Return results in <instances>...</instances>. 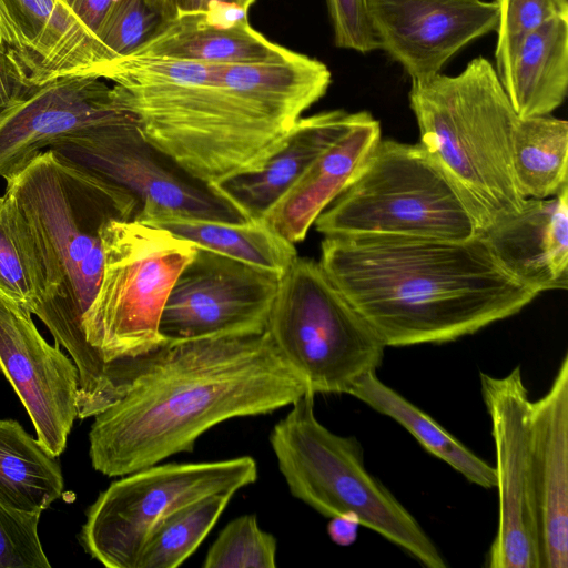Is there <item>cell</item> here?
I'll use <instances>...</instances> for the list:
<instances>
[{"instance_id": "cell-1", "label": "cell", "mask_w": 568, "mask_h": 568, "mask_svg": "<svg viewBox=\"0 0 568 568\" xmlns=\"http://www.w3.org/2000/svg\"><path fill=\"white\" fill-rule=\"evenodd\" d=\"M306 390L266 331L166 342L143 356L126 393L94 416L91 464L108 477L128 475L193 452L224 420L273 413Z\"/></svg>"}, {"instance_id": "cell-2", "label": "cell", "mask_w": 568, "mask_h": 568, "mask_svg": "<svg viewBox=\"0 0 568 568\" xmlns=\"http://www.w3.org/2000/svg\"><path fill=\"white\" fill-rule=\"evenodd\" d=\"M318 263L386 347L456 341L538 295L498 262L481 233L465 241L325 236Z\"/></svg>"}, {"instance_id": "cell-3", "label": "cell", "mask_w": 568, "mask_h": 568, "mask_svg": "<svg viewBox=\"0 0 568 568\" xmlns=\"http://www.w3.org/2000/svg\"><path fill=\"white\" fill-rule=\"evenodd\" d=\"M6 182L4 194L24 220L42 273L43 294L33 314L78 368V418L94 417L123 396L131 373V361L106 362L83 329L103 275L101 227L112 219H134L139 202L51 149Z\"/></svg>"}, {"instance_id": "cell-4", "label": "cell", "mask_w": 568, "mask_h": 568, "mask_svg": "<svg viewBox=\"0 0 568 568\" xmlns=\"http://www.w3.org/2000/svg\"><path fill=\"white\" fill-rule=\"evenodd\" d=\"M408 97L419 144L473 200L486 229L518 213L526 199L515 182L511 144L520 119L491 62L477 57L458 74L412 81Z\"/></svg>"}, {"instance_id": "cell-5", "label": "cell", "mask_w": 568, "mask_h": 568, "mask_svg": "<svg viewBox=\"0 0 568 568\" xmlns=\"http://www.w3.org/2000/svg\"><path fill=\"white\" fill-rule=\"evenodd\" d=\"M306 390L270 434L280 473L293 497L322 516L354 514L365 526L428 568H446L439 549L406 507L366 468L355 436L331 432Z\"/></svg>"}, {"instance_id": "cell-6", "label": "cell", "mask_w": 568, "mask_h": 568, "mask_svg": "<svg viewBox=\"0 0 568 568\" xmlns=\"http://www.w3.org/2000/svg\"><path fill=\"white\" fill-rule=\"evenodd\" d=\"M314 225L324 236L456 241L473 239L487 226L473 200L425 148L382 138Z\"/></svg>"}, {"instance_id": "cell-7", "label": "cell", "mask_w": 568, "mask_h": 568, "mask_svg": "<svg viewBox=\"0 0 568 568\" xmlns=\"http://www.w3.org/2000/svg\"><path fill=\"white\" fill-rule=\"evenodd\" d=\"M101 239L103 275L83 316L85 338L106 362L132 361L166 343L161 316L196 246L134 219L108 221Z\"/></svg>"}, {"instance_id": "cell-8", "label": "cell", "mask_w": 568, "mask_h": 568, "mask_svg": "<svg viewBox=\"0 0 568 568\" xmlns=\"http://www.w3.org/2000/svg\"><path fill=\"white\" fill-rule=\"evenodd\" d=\"M266 332L315 395H349L386 348L320 263L298 255L280 276Z\"/></svg>"}, {"instance_id": "cell-9", "label": "cell", "mask_w": 568, "mask_h": 568, "mask_svg": "<svg viewBox=\"0 0 568 568\" xmlns=\"http://www.w3.org/2000/svg\"><path fill=\"white\" fill-rule=\"evenodd\" d=\"M100 493L80 532L85 551L108 568H135L154 524L171 510L219 493L235 494L257 479L251 456L155 464L121 476Z\"/></svg>"}, {"instance_id": "cell-10", "label": "cell", "mask_w": 568, "mask_h": 568, "mask_svg": "<svg viewBox=\"0 0 568 568\" xmlns=\"http://www.w3.org/2000/svg\"><path fill=\"white\" fill-rule=\"evenodd\" d=\"M491 425L498 523L485 566L540 568L530 454L531 399L520 366L507 375L480 373Z\"/></svg>"}, {"instance_id": "cell-11", "label": "cell", "mask_w": 568, "mask_h": 568, "mask_svg": "<svg viewBox=\"0 0 568 568\" xmlns=\"http://www.w3.org/2000/svg\"><path fill=\"white\" fill-rule=\"evenodd\" d=\"M280 276L197 247L165 303L160 334L165 342L261 334Z\"/></svg>"}, {"instance_id": "cell-12", "label": "cell", "mask_w": 568, "mask_h": 568, "mask_svg": "<svg viewBox=\"0 0 568 568\" xmlns=\"http://www.w3.org/2000/svg\"><path fill=\"white\" fill-rule=\"evenodd\" d=\"M49 149L121 185L138 200L134 220L179 215L244 222L230 203L207 186L175 173L142 135L139 124L104 126Z\"/></svg>"}, {"instance_id": "cell-13", "label": "cell", "mask_w": 568, "mask_h": 568, "mask_svg": "<svg viewBox=\"0 0 568 568\" xmlns=\"http://www.w3.org/2000/svg\"><path fill=\"white\" fill-rule=\"evenodd\" d=\"M98 77H63L37 87L0 115V176L20 172L39 152L104 126L139 124L118 87Z\"/></svg>"}, {"instance_id": "cell-14", "label": "cell", "mask_w": 568, "mask_h": 568, "mask_svg": "<svg viewBox=\"0 0 568 568\" xmlns=\"http://www.w3.org/2000/svg\"><path fill=\"white\" fill-rule=\"evenodd\" d=\"M0 371L23 404L39 443L51 456H60L78 418V368L58 344L42 337L31 313L2 295Z\"/></svg>"}, {"instance_id": "cell-15", "label": "cell", "mask_w": 568, "mask_h": 568, "mask_svg": "<svg viewBox=\"0 0 568 568\" xmlns=\"http://www.w3.org/2000/svg\"><path fill=\"white\" fill-rule=\"evenodd\" d=\"M378 49L412 81L440 73L459 50L496 30V0H367Z\"/></svg>"}, {"instance_id": "cell-16", "label": "cell", "mask_w": 568, "mask_h": 568, "mask_svg": "<svg viewBox=\"0 0 568 568\" xmlns=\"http://www.w3.org/2000/svg\"><path fill=\"white\" fill-rule=\"evenodd\" d=\"M0 30L38 85L63 77L103 79L110 65L99 41L62 0H0Z\"/></svg>"}, {"instance_id": "cell-17", "label": "cell", "mask_w": 568, "mask_h": 568, "mask_svg": "<svg viewBox=\"0 0 568 568\" xmlns=\"http://www.w3.org/2000/svg\"><path fill=\"white\" fill-rule=\"evenodd\" d=\"M530 454L540 568L568 567V355L530 406Z\"/></svg>"}, {"instance_id": "cell-18", "label": "cell", "mask_w": 568, "mask_h": 568, "mask_svg": "<svg viewBox=\"0 0 568 568\" xmlns=\"http://www.w3.org/2000/svg\"><path fill=\"white\" fill-rule=\"evenodd\" d=\"M498 262L539 294L568 287V186L548 199H526L521 210L481 232Z\"/></svg>"}, {"instance_id": "cell-19", "label": "cell", "mask_w": 568, "mask_h": 568, "mask_svg": "<svg viewBox=\"0 0 568 568\" xmlns=\"http://www.w3.org/2000/svg\"><path fill=\"white\" fill-rule=\"evenodd\" d=\"M357 114L332 110L301 118L261 164L207 187L244 219L262 220L307 168L349 129Z\"/></svg>"}, {"instance_id": "cell-20", "label": "cell", "mask_w": 568, "mask_h": 568, "mask_svg": "<svg viewBox=\"0 0 568 568\" xmlns=\"http://www.w3.org/2000/svg\"><path fill=\"white\" fill-rule=\"evenodd\" d=\"M381 125L366 111L326 149L262 219L287 242H302L317 216L354 179L376 143Z\"/></svg>"}, {"instance_id": "cell-21", "label": "cell", "mask_w": 568, "mask_h": 568, "mask_svg": "<svg viewBox=\"0 0 568 568\" xmlns=\"http://www.w3.org/2000/svg\"><path fill=\"white\" fill-rule=\"evenodd\" d=\"M246 13L220 10L180 16L130 57L245 64L280 60L293 52L254 30Z\"/></svg>"}, {"instance_id": "cell-22", "label": "cell", "mask_w": 568, "mask_h": 568, "mask_svg": "<svg viewBox=\"0 0 568 568\" xmlns=\"http://www.w3.org/2000/svg\"><path fill=\"white\" fill-rule=\"evenodd\" d=\"M219 80L290 131L326 93L332 74L320 60L293 51L274 61L220 64Z\"/></svg>"}, {"instance_id": "cell-23", "label": "cell", "mask_w": 568, "mask_h": 568, "mask_svg": "<svg viewBox=\"0 0 568 568\" xmlns=\"http://www.w3.org/2000/svg\"><path fill=\"white\" fill-rule=\"evenodd\" d=\"M500 82L519 119L560 106L568 89V18L555 17L529 34Z\"/></svg>"}, {"instance_id": "cell-24", "label": "cell", "mask_w": 568, "mask_h": 568, "mask_svg": "<svg viewBox=\"0 0 568 568\" xmlns=\"http://www.w3.org/2000/svg\"><path fill=\"white\" fill-rule=\"evenodd\" d=\"M214 253L237 260L281 276L297 256L287 242L263 220L225 222L210 219L165 215L142 222Z\"/></svg>"}, {"instance_id": "cell-25", "label": "cell", "mask_w": 568, "mask_h": 568, "mask_svg": "<svg viewBox=\"0 0 568 568\" xmlns=\"http://www.w3.org/2000/svg\"><path fill=\"white\" fill-rule=\"evenodd\" d=\"M349 395L403 426L433 456L448 464L469 483L485 489L496 486L495 470L432 416L384 384L376 372L363 376Z\"/></svg>"}, {"instance_id": "cell-26", "label": "cell", "mask_w": 568, "mask_h": 568, "mask_svg": "<svg viewBox=\"0 0 568 568\" xmlns=\"http://www.w3.org/2000/svg\"><path fill=\"white\" fill-rule=\"evenodd\" d=\"M57 457L14 419H0V501L27 513L42 514L63 495Z\"/></svg>"}, {"instance_id": "cell-27", "label": "cell", "mask_w": 568, "mask_h": 568, "mask_svg": "<svg viewBox=\"0 0 568 568\" xmlns=\"http://www.w3.org/2000/svg\"><path fill=\"white\" fill-rule=\"evenodd\" d=\"M511 168L525 199H548L568 186V122L550 114L520 119Z\"/></svg>"}, {"instance_id": "cell-28", "label": "cell", "mask_w": 568, "mask_h": 568, "mask_svg": "<svg viewBox=\"0 0 568 568\" xmlns=\"http://www.w3.org/2000/svg\"><path fill=\"white\" fill-rule=\"evenodd\" d=\"M233 496L207 495L164 515L149 531L135 568L181 566L212 530Z\"/></svg>"}, {"instance_id": "cell-29", "label": "cell", "mask_w": 568, "mask_h": 568, "mask_svg": "<svg viewBox=\"0 0 568 568\" xmlns=\"http://www.w3.org/2000/svg\"><path fill=\"white\" fill-rule=\"evenodd\" d=\"M43 294L36 247L11 199L0 196V295L33 314Z\"/></svg>"}, {"instance_id": "cell-30", "label": "cell", "mask_w": 568, "mask_h": 568, "mask_svg": "<svg viewBox=\"0 0 568 568\" xmlns=\"http://www.w3.org/2000/svg\"><path fill=\"white\" fill-rule=\"evenodd\" d=\"M170 22L150 0H113L97 39L111 64L132 55Z\"/></svg>"}, {"instance_id": "cell-31", "label": "cell", "mask_w": 568, "mask_h": 568, "mask_svg": "<svg viewBox=\"0 0 568 568\" xmlns=\"http://www.w3.org/2000/svg\"><path fill=\"white\" fill-rule=\"evenodd\" d=\"M276 538L263 530L254 514L231 520L205 555L203 568H275Z\"/></svg>"}, {"instance_id": "cell-32", "label": "cell", "mask_w": 568, "mask_h": 568, "mask_svg": "<svg viewBox=\"0 0 568 568\" xmlns=\"http://www.w3.org/2000/svg\"><path fill=\"white\" fill-rule=\"evenodd\" d=\"M498 7L495 70L501 81L525 39L545 22L560 16L554 0H496ZM565 18V17H562Z\"/></svg>"}, {"instance_id": "cell-33", "label": "cell", "mask_w": 568, "mask_h": 568, "mask_svg": "<svg viewBox=\"0 0 568 568\" xmlns=\"http://www.w3.org/2000/svg\"><path fill=\"white\" fill-rule=\"evenodd\" d=\"M40 514L14 510L0 501V568H50L41 545Z\"/></svg>"}, {"instance_id": "cell-34", "label": "cell", "mask_w": 568, "mask_h": 568, "mask_svg": "<svg viewBox=\"0 0 568 568\" xmlns=\"http://www.w3.org/2000/svg\"><path fill=\"white\" fill-rule=\"evenodd\" d=\"M338 48L368 53L378 49L367 0H326Z\"/></svg>"}, {"instance_id": "cell-35", "label": "cell", "mask_w": 568, "mask_h": 568, "mask_svg": "<svg viewBox=\"0 0 568 568\" xmlns=\"http://www.w3.org/2000/svg\"><path fill=\"white\" fill-rule=\"evenodd\" d=\"M37 87L14 52L0 42V115L26 100Z\"/></svg>"}, {"instance_id": "cell-36", "label": "cell", "mask_w": 568, "mask_h": 568, "mask_svg": "<svg viewBox=\"0 0 568 568\" xmlns=\"http://www.w3.org/2000/svg\"><path fill=\"white\" fill-rule=\"evenodd\" d=\"M256 0H150V2L172 21L184 14L220 10H240L247 12Z\"/></svg>"}, {"instance_id": "cell-37", "label": "cell", "mask_w": 568, "mask_h": 568, "mask_svg": "<svg viewBox=\"0 0 568 568\" xmlns=\"http://www.w3.org/2000/svg\"><path fill=\"white\" fill-rule=\"evenodd\" d=\"M82 26L97 39L113 0H62ZM98 40V39H97Z\"/></svg>"}, {"instance_id": "cell-38", "label": "cell", "mask_w": 568, "mask_h": 568, "mask_svg": "<svg viewBox=\"0 0 568 568\" xmlns=\"http://www.w3.org/2000/svg\"><path fill=\"white\" fill-rule=\"evenodd\" d=\"M361 521L354 514H343L329 518L327 532L332 541L339 546H349L357 539Z\"/></svg>"}, {"instance_id": "cell-39", "label": "cell", "mask_w": 568, "mask_h": 568, "mask_svg": "<svg viewBox=\"0 0 568 568\" xmlns=\"http://www.w3.org/2000/svg\"><path fill=\"white\" fill-rule=\"evenodd\" d=\"M560 16L568 18V0H554Z\"/></svg>"}, {"instance_id": "cell-40", "label": "cell", "mask_w": 568, "mask_h": 568, "mask_svg": "<svg viewBox=\"0 0 568 568\" xmlns=\"http://www.w3.org/2000/svg\"><path fill=\"white\" fill-rule=\"evenodd\" d=\"M0 42H3V41H2V37H1V30H0Z\"/></svg>"}]
</instances>
